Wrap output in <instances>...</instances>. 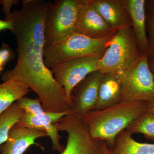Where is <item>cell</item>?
Segmentation results:
<instances>
[{
    "label": "cell",
    "mask_w": 154,
    "mask_h": 154,
    "mask_svg": "<svg viewBox=\"0 0 154 154\" xmlns=\"http://www.w3.org/2000/svg\"><path fill=\"white\" fill-rule=\"evenodd\" d=\"M50 2L38 0L22 1L20 10L12 12L8 20L13 25L18 54L16 66L4 73L3 82L21 80L38 96L45 112H69L71 105L65 91L56 82L52 72L45 66V21Z\"/></svg>",
    "instance_id": "obj_1"
},
{
    "label": "cell",
    "mask_w": 154,
    "mask_h": 154,
    "mask_svg": "<svg viewBox=\"0 0 154 154\" xmlns=\"http://www.w3.org/2000/svg\"><path fill=\"white\" fill-rule=\"evenodd\" d=\"M147 110V102H122L106 109L93 110L83 118L92 137L113 148L117 136Z\"/></svg>",
    "instance_id": "obj_2"
},
{
    "label": "cell",
    "mask_w": 154,
    "mask_h": 154,
    "mask_svg": "<svg viewBox=\"0 0 154 154\" xmlns=\"http://www.w3.org/2000/svg\"><path fill=\"white\" fill-rule=\"evenodd\" d=\"M141 53L132 27L115 31L104 55L98 61L102 73H116L132 68L141 59Z\"/></svg>",
    "instance_id": "obj_3"
},
{
    "label": "cell",
    "mask_w": 154,
    "mask_h": 154,
    "mask_svg": "<svg viewBox=\"0 0 154 154\" xmlns=\"http://www.w3.org/2000/svg\"><path fill=\"white\" fill-rule=\"evenodd\" d=\"M115 32L99 39L74 32L63 41L44 47L45 65L50 69L57 64L78 57L91 56L99 59L105 54Z\"/></svg>",
    "instance_id": "obj_4"
},
{
    "label": "cell",
    "mask_w": 154,
    "mask_h": 154,
    "mask_svg": "<svg viewBox=\"0 0 154 154\" xmlns=\"http://www.w3.org/2000/svg\"><path fill=\"white\" fill-rule=\"evenodd\" d=\"M80 4L81 0L50 2L45 21V47L63 41L74 33Z\"/></svg>",
    "instance_id": "obj_5"
},
{
    "label": "cell",
    "mask_w": 154,
    "mask_h": 154,
    "mask_svg": "<svg viewBox=\"0 0 154 154\" xmlns=\"http://www.w3.org/2000/svg\"><path fill=\"white\" fill-rule=\"evenodd\" d=\"M122 88V102H154V76L146 54L132 68L116 73Z\"/></svg>",
    "instance_id": "obj_6"
},
{
    "label": "cell",
    "mask_w": 154,
    "mask_h": 154,
    "mask_svg": "<svg viewBox=\"0 0 154 154\" xmlns=\"http://www.w3.org/2000/svg\"><path fill=\"white\" fill-rule=\"evenodd\" d=\"M56 125L59 131L68 134L66 146L60 154H102L105 142L92 137L83 117L69 112Z\"/></svg>",
    "instance_id": "obj_7"
},
{
    "label": "cell",
    "mask_w": 154,
    "mask_h": 154,
    "mask_svg": "<svg viewBox=\"0 0 154 154\" xmlns=\"http://www.w3.org/2000/svg\"><path fill=\"white\" fill-rule=\"evenodd\" d=\"M99 60L94 57H78L62 62L50 69L56 82L65 91L71 106L72 91L89 74L98 70Z\"/></svg>",
    "instance_id": "obj_8"
},
{
    "label": "cell",
    "mask_w": 154,
    "mask_h": 154,
    "mask_svg": "<svg viewBox=\"0 0 154 154\" xmlns=\"http://www.w3.org/2000/svg\"><path fill=\"white\" fill-rule=\"evenodd\" d=\"M102 75L98 70L92 72L73 88L71 94L70 113L84 117L95 110Z\"/></svg>",
    "instance_id": "obj_9"
},
{
    "label": "cell",
    "mask_w": 154,
    "mask_h": 154,
    "mask_svg": "<svg viewBox=\"0 0 154 154\" xmlns=\"http://www.w3.org/2000/svg\"><path fill=\"white\" fill-rule=\"evenodd\" d=\"M116 30L108 25L88 0H81L75 33L99 39L109 36Z\"/></svg>",
    "instance_id": "obj_10"
},
{
    "label": "cell",
    "mask_w": 154,
    "mask_h": 154,
    "mask_svg": "<svg viewBox=\"0 0 154 154\" xmlns=\"http://www.w3.org/2000/svg\"><path fill=\"white\" fill-rule=\"evenodd\" d=\"M69 113V112H45L38 115L24 113L18 123L28 128L45 131L51 139L53 150L57 151L62 153L65 147L61 144L60 142L61 137L59 133V131L56 123Z\"/></svg>",
    "instance_id": "obj_11"
},
{
    "label": "cell",
    "mask_w": 154,
    "mask_h": 154,
    "mask_svg": "<svg viewBox=\"0 0 154 154\" xmlns=\"http://www.w3.org/2000/svg\"><path fill=\"white\" fill-rule=\"evenodd\" d=\"M113 29L132 27L126 0H88Z\"/></svg>",
    "instance_id": "obj_12"
},
{
    "label": "cell",
    "mask_w": 154,
    "mask_h": 154,
    "mask_svg": "<svg viewBox=\"0 0 154 154\" xmlns=\"http://www.w3.org/2000/svg\"><path fill=\"white\" fill-rule=\"evenodd\" d=\"M47 136L44 131L28 128L17 123L10 130L7 141L0 145V152L23 154L29 147L35 144L36 139Z\"/></svg>",
    "instance_id": "obj_13"
},
{
    "label": "cell",
    "mask_w": 154,
    "mask_h": 154,
    "mask_svg": "<svg viewBox=\"0 0 154 154\" xmlns=\"http://www.w3.org/2000/svg\"><path fill=\"white\" fill-rule=\"evenodd\" d=\"M122 99L121 81L116 73L103 74L95 110H102L117 105L122 102Z\"/></svg>",
    "instance_id": "obj_14"
},
{
    "label": "cell",
    "mask_w": 154,
    "mask_h": 154,
    "mask_svg": "<svg viewBox=\"0 0 154 154\" xmlns=\"http://www.w3.org/2000/svg\"><path fill=\"white\" fill-rule=\"evenodd\" d=\"M138 46L142 54H147L148 38L146 23V0H126Z\"/></svg>",
    "instance_id": "obj_15"
},
{
    "label": "cell",
    "mask_w": 154,
    "mask_h": 154,
    "mask_svg": "<svg viewBox=\"0 0 154 154\" xmlns=\"http://www.w3.org/2000/svg\"><path fill=\"white\" fill-rule=\"evenodd\" d=\"M30 91L26 84L17 79L0 84V116L14 102L25 97Z\"/></svg>",
    "instance_id": "obj_16"
},
{
    "label": "cell",
    "mask_w": 154,
    "mask_h": 154,
    "mask_svg": "<svg viewBox=\"0 0 154 154\" xmlns=\"http://www.w3.org/2000/svg\"><path fill=\"white\" fill-rule=\"evenodd\" d=\"M129 131L124 130L116 138L114 154H154V143L138 142Z\"/></svg>",
    "instance_id": "obj_17"
},
{
    "label": "cell",
    "mask_w": 154,
    "mask_h": 154,
    "mask_svg": "<svg viewBox=\"0 0 154 154\" xmlns=\"http://www.w3.org/2000/svg\"><path fill=\"white\" fill-rule=\"evenodd\" d=\"M24 113L17 101L0 116V145L8 140L10 130L20 121Z\"/></svg>",
    "instance_id": "obj_18"
},
{
    "label": "cell",
    "mask_w": 154,
    "mask_h": 154,
    "mask_svg": "<svg viewBox=\"0 0 154 154\" xmlns=\"http://www.w3.org/2000/svg\"><path fill=\"white\" fill-rule=\"evenodd\" d=\"M126 130L132 134H142L154 142V113L147 110L133 122Z\"/></svg>",
    "instance_id": "obj_19"
},
{
    "label": "cell",
    "mask_w": 154,
    "mask_h": 154,
    "mask_svg": "<svg viewBox=\"0 0 154 154\" xmlns=\"http://www.w3.org/2000/svg\"><path fill=\"white\" fill-rule=\"evenodd\" d=\"M17 102L25 113L38 115L45 112L38 98L32 99L25 96L19 99Z\"/></svg>",
    "instance_id": "obj_20"
},
{
    "label": "cell",
    "mask_w": 154,
    "mask_h": 154,
    "mask_svg": "<svg viewBox=\"0 0 154 154\" xmlns=\"http://www.w3.org/2000/svg\"><path fill=\"white\" fill-rule=\"evenodd\" d=\"M146 23L148 32L146 54L149 60H154V11H146Z\"/></svg>",
    "instance_id": "obj_21"
},
{
    "label": "cell",
    "mask_w": 154,
    "mask_h": 154,
    "mask_svg": "<svg viewBox=\"0 0 154 154\" xmlns=\"http://www.w3.org/2000/svg\"><path fill=\"white\" fill-rule=\"evenodd\" d=\"M16 53L13 48L5 43L0 46V75L5 69V66L11 60L15 59Z\"/></svg>",
    "instance_id": "obj_22"
},
{
    "label": "cell",
    "mask_w": 154,
    "mask_h": 154,
    "mask_svg": "<svg viewBox=\"0 0 154 154\" xmlns=\"http://www.w3.org/2000/svg\"><path fill=\"white\" fill-rule=\"evenodd\" d=\"M18 2V1H9V0H3L2 2L3 6V10L6 16L5 20H8L11 17L12 12H11V8L12 5Z\"/></svg>",
    "instance_id": "obj_23"
},
{
    "label": "cell",
    "mask_w": 154,
    "mask_h": 154,
    "mask_svg": "<svg viewBox=\"0 0 154 154\" xmlns=\"http://www.w3.org/2000/svg\"><path fill=\"white\" fill-rule=\"evenodd\" d=\"M13 25L12 22L9 20H2L0 19V33L2 31L10 30L12 31Z\"/></svg>",
    "instance_id": "obj_24"
},
{
    "label": "cell",
    "mask_w": 154,
    "mask_h": 154,
    "mask_svg": "<svg viewBox=\"0 0 154 154\" xmlns=\"http://www.w3.org/2000/svg\"><path fill=\"white\" fill-rule=\"evenodd\" d=\"M146 11H154V0H146Z\"/></svg>",
    "instance_id": "obj_25"
},
{
    "label": "cell",
    "mask_w": 154,
    "mask_h": 154,
    "mask_svg": "<svg viewBox=\"0 0 154 154\" xmlns=\"http://www.w3.org/2000/svg\"><path fill=\"white\" fill-rule=\"evenodd\" d=\"M102 154H114L113 148L110 147L105 142L103 146Z\"/></svg>",
    "instance_id": "obj_26"
},
{
    "label": "cell",
    "mask_w": 154,
    "mask_h": 154,
    "mask_svg": "<svg viewBox=\"0 0 154 154\" xmlns=\"http://www.w3.org/2000/svg\"><path fill=\"white\" fill-rule=\"evenodd\" d=\"M148 110L154 113V102H147Z\"/></svg>",
    "instance_id": "obj_27"
},
{
    "label": "cell",
    "mask_w": 154,
    "mask_h": 154,
    "mask_svg": "<svg viewBox=\"0 0 154 154\" xmlns=\"http://www.w3.org/2000/svg\"><path fill=\"white\" fill-rule=\"evenodd\" d=\"M149 63L151 70L154 75V60H149Z\"/></svg>",
    "instance_id": "obj_28"
},
{
    "label": "cell",
    "mask_w": 154,
    "mask_h": 154,
    "mask_svg": "<svg viewBox=\"0 0 154 154\" xmlns=\"http://www.w3.org/2000/svg\"><path fill=\"white\" fill-rule=\"evenodd\" d=\"M2 1H1V0H0V5L2 4Z\"/></svg>",
    "instance_id": "obj_29"
}]
</instances>
